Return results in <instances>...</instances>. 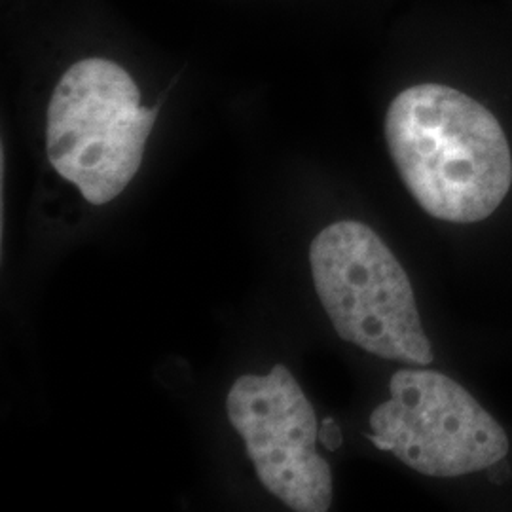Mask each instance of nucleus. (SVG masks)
<instances>
[{"label": "nucleus", "mask_w": 512, "mask_h": 512, "mask_svg": "<svg viewBox=\"0 0 512 512\" xmlns=\"http://www.w3.org/2000/svg\"><path fill=\"white\" fill-rule=\"evenodd\" d=\"M385 139L404 186L435 219L473 224L507 198L512 156L494 114L442 84L399 93L385 114Z\"/></svg>", "instance_id": "f257e3e1"}, {"label": "nucleus", "mask_w": 512, "mask_h": 512, "mask_svg": "<svg viewBox=\"0 0 512 512\" xmlns=\"http://www.w3.org/2000/svg\"><path fill=\"white\" fill-rule=\"evenodd\" d=\"M310 264L317 296L344 342L387 361L433 363L412 283L370 226L330 224L311 241Z\"/></svg>", "instance_id": "f03ea898"}, {"label": "nucleus", "mask_w": 512, "mask_h": 512, "mask_svg": "<svg viewBox=\"0 0 512 512\" xmlns=\"http://www.w3.org/2000/svg\"><path fill=\"white\" fill-rule=\"evenodd\" d=\"M158 109L141 107L135 80L118 63H74L48 107V158L86 202L105 205L137 175Z\"/></svg>", "instance_id": "7ed1b4c3"}, {"label": "nucleus", "mask_w": 512, "mask_h": 512, "mask_svg": "<svg viewBox=\"0 0 512 512\" xmlns=\"http://www.w3.org/2000/svg\"><path fill=\"white\" fill-rule=\"evenodd\" d=\"M366 435L420 475H471L507 458L511 442L494 416L456 380L429 368H403L389 399L370 414Z\"/></svg>", "instance_id": "20e7f679"}, {"label": "nucleus", "mask_w": 512, "mask_h": 512, "mask_svg": "<svg viewBox=\"0 0 512 512\" xmlns=\"http://www.w3.org/2000/svg\"><path fill=\"white\" fill-rule=\"evenodd\" d=\"M226 412L270 494L296 512L329 511L332 475L315 450L317 418L287 366L275 365L266 376H239Z\"/></svg>", "instance_id": "39448f33"}, {"label": "nucleus", "mask_w": 512, "mask_h": 512, "mask_svg": "<svg viewBox=\"0 0 512 512\" xmlns=\"http://www.w3.org/2000/svg\"><path fill=\"white\" fill-rule=\"evenodd\" d=\"M319 440L329 448L330 452L340 448L342 433H340V427L336 425V421L332 418L323 421V429H319Z\"/></svg>", "instance_id": "423d86ee"}]
</instances>
